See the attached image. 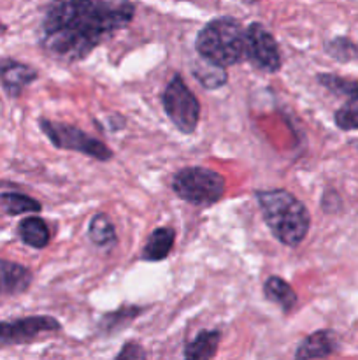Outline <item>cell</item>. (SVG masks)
<instances>
[{
    "label": "cell",
    "mask_w": 358,
    "mask_h": 360,
    "mask_svg": "<svg viewBox=\"0 0 358 360\" xmlns=\"http://www.w3.org/2000/svg\"><path fill=\"white\" fill-rule=\"evenodd\" d=\"M35 79H37V70L34 67L13 58L0 60V83L11 97H20L21 91Z\"/></svg>",
    "instance_id": "9c48e42d"
},
{
    "label": "cell",
    "mask_w": 358,
    "mask_h": 360,
    "mask_svg": "<svg viewBox=\"0 0 358 360\" xmlns=\"http://www.w3.org/2000/svg\"><path fill=\"white\" fill-rule=\"evenodd\" d=\"M139 313H140L139 308H121L116 313H111V315L104 316L105 330H114V329H119L121 326H126V323L132 322Z\"/></svg>",
    "instance_id": "7402d4cb"
},
{
    "label": "cell",
    "mask_w": 358,
    "mask_h": 360,
    "mask_svg": "<svg viewBox=\"0 0 358 360\" xmlns=\"http://www.w3.org/2000/svg\"><path fill=\"white\" fill-rule=\"evenodd\" d=\"M260 211L267 227L283 245L295 248L307 236L311 227L309 211L297 197L288 190H263L256 192Z\"/></svg>",
    "instance_id": "7a4b0ae2"
},
{
    "label": "cell",
    "mask_w": 358,
    "mask_h": 360,
    "mask_svg": "<svg viewBox=\"0 0 358 360\" xmlns=\"http://www.w3.org/2000/svg\"><path fill=\"white\" fill-rule=\"evenodd\" d=\"M39 125H41L42 132L48 136V139L60 150L77 151V153L88 155V157L100 162H107L112 158V151L102 141L88 136L86 132H83L77 127L49 122L46 118L39 120Z\"/></svg>",
    "instance_id": "8992f818"
},
{
    "label": "cell",
    "mask_w": 358,
    "mask_h": 360,
    "mask_svg": "<svg viewBox=\"0 0 358 360\" xmlns=\"http://www.w3.org/2000/svg\"><path fill=\"white\" fill-rule=\"evenodd\" d=\"M248 60L263 72H277L281 69V53L276 39L262 23L255 21L246 28Z\"/></svg>",
    "instance_id": "52a82bcc"
},
{
    "label": "cell",
    "mask_w": 358,
    "mask_h": 360,
    "mask_svg": "<svg viewBox=\"0 0 358 360\" xmlns=\"http://www.w3.org/2000/svg\"><path fill=\"white\" fill-rule=\"evenodd\" d=\"M32 283V273L25 266L0 260V294H21Z\"/></svg>",
    "instance_id": "8fae6325"
},
{
    "label": "cell",
    "mask_w": 358,
    "mask_h": 360,
    "mask_svg": "<svg viewBox=\"0 0 358 360\" xmlns=\"http://www.w3.org/2000/svg\"><path fill=\"white\" fill-rule=\"evenodd\" d=\"M318 83L329 88L337 95H346L350 98H358V81L350 77H340L336 74H319Z\"/></svg>",
    "instance_id": "d6986e66"
},
{
    "label": "cell",
    "mask_w": 358,
    "mask_h": 360,
    "mask_svg": "<svg viewBox=\"0 0 358 360\" xmlns=\"http://www.w3.org/2000/svg\"><path fill=\"white\" fill-rule=\"evenodd\" d=\"M337 350V338L332 330H316L309 334L295 352V359H325Z\"/></svg>",
    "instance_id": "30bf717a"
},
{
    "label": "cell",
    "mask_w": 358,
    "mask_h": 360,
    "mask_svg": "<svg viewBox=\"0 0 358 360\" xmlns=\"http://www.w3.org/2000/svg\"><path fill=\"white\" fill-rule=\"evenodd\" d=\"M172 190L193 206H213L223 197L225 178L209 167H185L175 172Z\"/></svg>",
    "instance_id": "277c9868"
},
{
    "label": "cell",
    "mask_w": 358,
    "mask_h": 360,
    "mask_svg": "<svg viewBox=\"0 0 358 360\" xmlns=\"http://www.w3.org/2000/svg\"><path fill=\"white\" fill-rule=\"evenodd\" d=\"M175 241V231L171 227H160L151 232L146 246L142 250V259L146 262H160L167 259Z\"/></svg>",
    "instance_id": "7c38bea8"
},
{
    "label": "cell",
    "mask_w": 358,
    "mask_h": 360,
    "mask_svg": "<svg viewBox=\"0 0 358 360\" xmlns=\"http://www.w3.org/2000/svg\"><path fill=\"white\" fill-rule=\"evenodd\" d=\"M165 115L183 134H193L200 120V102L186 86L185 79L175 74L161 94Z\"/></svg>",
    "instance_id": "5b68a950"
},
{
    "label": "cell",
    "mask_w": 358,
    "mask_h": 360,
    "mask_svg": "<svg viewBox=\"0 0 358 360\" xmlns=\"http://www.w3.org/2000/svg\"><path fill=\"white\" fill-rule=\"evenodd\" d=\"M133 14L135 6L126 0H55L42 20L41 44L49 55L77 62L128 27Z\"/></svg>",
    "instance_id": "6da1fadb"
},
{
    "label": "cell",
    "mask_w": 358,
    "mask_h": 360,
    "mask_svg": "<svg viewBox=\"0 0 358 360\" xmlns=\"http://www.w3.org/2000/svg\"><path fill=\"white\" fill-rule=\"evenodd\" d=\"M326 55L339 62H350V60H358V42L350 41L346 37H336L325 44Z\"/></svg>",
    "instance_id": "ffe728a7"
},
{
    "label": "cell",
    "mask_w": 358,
    "mask_h": 360,
    "mask_svg": "<svg viewBox=\"0 0 358 360\" xmlns=\"http://www.w3.org/2000/svg\"><path fill=\"white\" fill-rule=\"evenodd\" d=\"M88 236H90V241L95 246H111L116 243V231L114 225H112L111 218L104 213H98L91 218L90 227H88Z\"/></svg>",
    "instance_id": "e0dca14e"
},
{
    "label": "cell",
    "mask_w": 358,
    "mask_h": 360,
    "mask_svg": "<svg viewBox=\"0 0 358 360\" xmlns=\"http://www.w3.org/2000/svg\"><path fill=\"white\" fill-rule=\"evenodd\" d=\"M263 292H265V297L269 301H272L274 304L279 306L284 313L291 311L297 304V294L291 288L290 283L283 280L279 276H269L263 283Z\"/></svg>",
    "instance_id": "5bb4252c"
},
{
    "label": "cell",
    "mask_w": 358,
    "mask_h": 360,
    "mask_svg": "<svg viewBox=\"0 0 358 360\" xmlns=\"http://www.w3.org/2000/svg\"><path fill=\"white\" fill-rule=\"evenodd\" d=\"M6 30H7V27L2 23V21H0V34H4V32H6Z\"/></svg>",
    "instance_id": "cb8c5ba5"
},
{
    "label": "cell",
    "mask_w": 358,
    "mask_h": 360,
    "mask_svg": "<svg viewBox=\"0 0 358 360\" xmlns=\"http://www.w3.org/2000/svg\"><path fill=\"white\" fill-rule=\"evenodd\" d=\"M221 341L220 330H200L195 340L185 348V359L207 360L213 359Z\"/></svg>",
    "instance_id": "9a60e30c"
},
{
    "label": "cell",
    "mask_w": 358,
    "mask_h": 360,
    "mask_svg": "<svg viewBox=\"0 0 358 360\" xmlns=\"http://www.w3.org/2000/svg\"><path fill=\"white\" fill-rule=\"evenodd\" d=\"M0 204H2L4 211L7 214H23V213H39L42 210L41 202L32 197L25 195V193H16V192H6L0 193Z\"/></svg>",
    "instance_id": "ac0fdd59"
},
{
    "label": "cell",
    "mask_w": 358,
    "mask_h": 360,
    "mask_svg": "<svg viewBox=\"0 0 358 360\" xmlns=\"http://www.w3.org/2000/svg\"><path fill=\"white\" fill-rule=\"evenodd\" d=\"M336 125L340 130H358V98H351L336 112Z\"/></svg>",
    "instance_id": "44dd1931"
},
{
    "label": "cell",
    "mask_w": 358,
    "mask_h": 360,
    "mask_svg": "<svg viewBox=\"0 0 358 360\" xmlns=\"http://www.w3.org/2000/svg\"><path fill=\"white\" fill-rule=\"evenodd\" d=\"M116 359L118 360H142V359H146V352L142 350V347H140V345L126 343L125 347H123V350L116 355Z\"/></svg>",
    "instance_id": "603a6c76"
},
{
    "label": "cell",
    "mask_w": 358,
    "mask_h": 360,
    "mask_svg": "<svg viewBox=\"0 0 358 360\" xmlns=\"http://www.w3.org/2000/svg\"><path fill=\"white\" fill-rule=\"evenodd\" d=\"M18 236L27 246H32L35 250H42L51 241L49 227L42 218L28 217L20 221L18 225Z\"/></svg>",
    "instance_id": "4fadbf2b"
},
{
    "label": "cell",
    "mask_w": 358,
    "mask_h": 360,
    "mask_svg": "<svg viewBox=\"0 0 358 360\" xmlns=\"http://www.w3.org/2000/svg\"><path fill=\"white\" fill-rule=\"evenodd\" d=\"M62 329L60 322L53 316L39 315L27 319L0 322V345H21L35 340L41 334L56 333Z\"/></svg>",
    "instance_id": "ba28073f"
},
{
    "label": "cell",
    "mask_w": 358,
    "mask_h": 360,
    "mask_svg": "<svg viewBox=\"0 0 358 360\" xmlns=\"http://www.w3.org/2000/svg\"><path fill=\"white\" fill-rule=\"evenodd\" d=\"M200 56V55H199ZM193 76L197 77L200 84L207 90H216L221 88L227 83V72H225V67L218 65V63L211 62V60L200 56L195 62V65L192 67Z\"/></svg>",
    "instance_id": "2e32d148"
},
{
    "label": "cell",
    "mask_w": 358,
    "mask_h": 360,
    "mask_svg": "<svg viewBox=\"0 0 358 360\" xmlns=\"http://www.w3.org/2000/svg\"><path fill=\"white\" fill-rule=\"evenodd\" d=\"M195 48L200 56L227 69L248 60L246 28L235 18H216L199 32Z\"/></svg>",
    "instance_id": "3957f363"
}]
</instances>
